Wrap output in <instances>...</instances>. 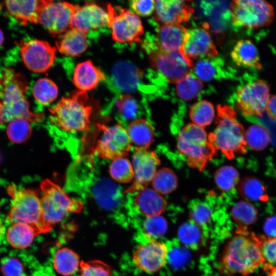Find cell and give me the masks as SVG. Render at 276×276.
<instances>
[{"mask_svg": "<svg viewBox=\"0 0 276 276\" xmlns=\"http://www.w3.org/2000/svg\"><path fill=\"white\" fill-rule=\"evenodd\" d=\"M264 260L261 251V235L247 229H237L226 243L218 261L217 269L222 276L250 274Z\"/></svg>", "mask_w": 276, "mask_h": 276, "instance_id": "6da1fadb", "label": "cell"}, {"mask_svg": "<svg viewBox=\"0 0 276 276\" xmlns=\"http://www.w3.org/2000/svg\"><path fill=\"white\" fill-rule=\"evenodd\" d=\"M1 74L4 83L0 97V125L17 118L30 122L40 121L42 114L30 110V104L25 97L28 83L25 76L10 68L5 69Z\"/></svg>", "mask_w": 276, "mask_h": 276, "instance_id": "7a4b0ae2", "label": "cell"}, {"mask_svg": "<svg viewBox=\"0 0 276 276\" xmlns=\"http://www.w3.org/2000/svg\"><path fill=\"white\" fill-rule=\"evenodd\" d=\"M51 123L61 130L76 132L88 128L93 107L87 92L76 90L49 108Z\"/></svg>", "mask_w": 276, "mask_h": 276, "instance_id": "3957f363", "label": "cell"}, {"mask_svg": "<svg viewBox=\"0 0 276 276\" xmlns=\"http://www.w3.org/2000/svg\"><path fill=\"white\" fill-rule=\"evenodd\" d=\"M236 117L231 106L218 105L216 127L208 136L214 148L220 150L229 159L246 152L245 132Z\"/></svg>", "mask_w": 276, "mask_h": 276, "instance_id": "277c9868", "label": "cell"}, {"mask_svg": "<svg viewBox=\"0 0 276 276\" xmlns=\"http://www.w3.org/2000/svg\"><path fill=\"white\" fill-rule=\"evenodd\" d=\"M40 198L45 225L49 232L68 214L79 213L83 203L70 197L58 185L49 179L40 183Z\"/></svg>", "mask_w": 276, "mask_h": 276, "instance_id": "5b68a950", "label": "cell"}, {"mask_svg": "<svg viewBox=\"0 0 276 276\" xmlns=\"http://www.w3.org/2000/svg\"><path fill=\"white\" fill-rule=\"evenodd\" d=\"M177 148L192 167L202 170L216 149L210 143L203 127L189 123L177 135Z\"/></svg>", "mask_w": 276, "mask_h": 276, "instance_id": "8992f818", "label": "cell"}, {"mask_svg": "<svg viewBox=\"0 0 276 276\" xmlns=\"http://www.w3.org/2000/svg\"><path fill=\"white\" fill-rule=\"evenodd\" d=\"M8 194L12 199L11 208L7 215L10 222L29 224L40 234L48 232L43 218L40 198L30 189H18L15 186L8 187Z\"/></svg>", "mask_w": 276, "mask_h": 276, "instance_id": "52a82bcc", "label": "cell"}, {"mask_svg": "<svg viewBox=\"0 0 276 276\" xmlns=\"http://www.w3.org/2000/svg\"><path fill=\"white\" fill-rule=\"evenodd\" d=\"M151 67L168 83H176L189 73L191 63L180 51H166L157 47L154 42H144Z\"/></svg>", "mask_w": 276, "mask_h": 276, "instance_id": "ba28073f", "label": "cell"}, {"mask_svg": "<svg viewBox=\"0 0 276 276\" xmlns=\"http://www.w3.org/2000/svg\"><path fill=\"white\" fill-rule=\"evenodd\" d=\"M230 11L233 24L250 29H258L270 25L274 10L267 0H232Z\"/></svg>", "mask_w": 276, "mask_h": 276, "instance_id": "9c48e42d", "label": "cell"}, {"mask_svg": "<svg viewBox=\"0 0 276 276\" xmlns=\"http://www.w3.org/2000/svg\"><path fill=\"white\" fill-rule=\"evenodd\" d=\"M107 11L109 17L108 27L113 40L118 43H139L144 34L143 26L139 17L130 11L109 4Z\"/></svg>", "mask_w": 276, "mask_h": 276, "instance_id": "30bf717a", "label": "cell"}, {"mask_svg": "<svg viewBox=\"0 0 276 276\" xmlns=\"http://www.w3.org/2000/svg\"><path fill=\"white\" fill-rule=\"evenodd\" d=\"M100 129L102 134L93 153L99 157L111 160L125 157L131 149L127 130L120 123L110 126L100 125Z\"/></svg>", "mask_w": 276, "mask_h": 276, "instance_id": "8fae6325", "label": "cell"}, {"mask_svg": "<svg viewBox=\"0 0 276 276\" xmlns=\"http://www.w3.org/2000/svg\"><path fill=\"white\" fill-rule=\"evenodd\" d=\"M269 96V86L259 80L239 88L235 96V106L245 117H261L266 111Z\"/></svg>", "mask_w": 276, "mask_h": 276, "instance_id": "7c38bea8", "label": "cell"}, {"mask_svg": "<svg viewBox=\"0 0 276 276\" xmlns=\"http://www.w3.org/2000/svg\"><path fill=\"white\" fill-rule=\"evenodd\" d=\"M19 47L21 59L31 71L42 73L53 66L57 49L47 41L37 39L21 41Z\"/></svg>", "mask_w": 276, "mask_h": 276, "instance_id": "4fadbf2b", "label": "cell"}, {"mask_svg": "<svg viewBox=\"0 0 276 276\" xmlns=\"http://www.w3.org/2000/svg\"><path fill=\"white\" fill-rule=\"evenodd\" d=\"M75 5L67 2H45L39 10L38 23L53 36L61 34L71 29Z\"/></svg>", "mask_w": 276, "mask_h": 276, "instance_id": "5bb4252c", "label": "cell"}, {"mask_svg": "<svg viewBox=\"0 0 276 276\" xmlns=\"http://www.w3.org/2000/svg\"><path fill=\"white\" fill-rule=\"evenodd\" d=\"M168 253V248L165 243L150 239L135 248L132 255V260L140 270L152 274L165 267Z\"/></svg>", "mask_w": 276, "mask_h": 276, "instance_id": "9a60e30c", "label": "cell"}, {"mask_svg": "<svg viewBox=\"0 0 276 276\" xmlns=\"http://www.w3.org/2000/svg\"><path fill=\"white\" fill-rule=\"evenodd\" d=\"M160 163L157 155L148 149L135 147L132 155L134 178L125 191L133 193L147 186L152 181Z\"/></svg>", "mask_w": 276, "mask_h": 276, "instance_id": "2e32d148", "label": "cell"}, {"mask_svg": "<svg viewBox=\"0 0 276 276\" xmlns=\"http://www.w3.org/2000/svg\"><path fill=\"white\" fill-rule=\"evenodd\" d=\"M192 64L194 60L204 57H215L218 53L206 27L187 30L183 45L180 51Z\"/></svg>", "mask_w": 276, "mask_h": 276, "instance_id": "e0dca14e", "label": "cell"}, {"mask_svg": "<svg viewBox=\"0 0 276 276\" xmlns=\"http://www.w3.org/2000/svg\"><path fill=\"white\" fill-rule=\"evenodd\" d=\"M109 17L107 11L100 6L86 2L84 5H75L71 29L75 28L87 34L91 31L108 27Z\"/></svg>", "mask_w": 276, "mask_h": 276, "instance_id": "ac0fdd59", "label": "cell"}, {"mask_svg": "<svg viewBox=\"0 0 276 276\" xmlns=\"http://www.w3.org/2000/svg\"><path fill=\"white\" fill-rule=\"evenodd\" d=\"M192 0H155L154 17L160 25L180 24L188 21L194 9L188 3Z\"/></svg>", "mask_w": 276, "mask_h": 276, "instance_id": "d6986e66", "label": "cell"}, {"mask_svg": "<svg viewBox=\"0 0 276 276\" xmlns=\"http://www.w3.org/2000/svg\"><path fill=\"white\" fill-rule=\"evenodd\" d=\"M105 79L104 73L90 60L77 64L73 75L74 85L78 90L85 92L95 89Z\"/></svg>", "mask_w": 276, "mask_h": 276, "instance_id": "ffe728a7", "label": "cell"}, {"mask_svg": "<svg viewBox=\"0 0 276 276\" xmlns=\"http://www.w3.org/2000/svg\"><path fill=\"white\" fill-rule=\"evenodd\" d=\"M187 29L181 24L160 25L154 42L166 51H180L185 42Z\"/></svg>", "mask_w": 276, "mask_h": 276, "instance_id": "44dd1931", "label": "cell"}, {"mask_svg": "<svg viewBox=\"0 0 276 276\" xmlns=\"http://www.w3.org/2000/svg\"><path fill=\"white\" fill-rule=\"evenodd\" d=\"M55 44L59 53L69 57L80 56L88 47L86 34L75 28L61 34Z\"/></svg>", "mask_w": 276, "mask_h": 276, "instance_id": "7402d4cb", "label": "cell"}, {"mask_svg": "<svg viewBox=\"0 0 276 276\" xmlns=\"http://www.w3.org/2000/svg\"><path fill=\"white\" fill-rule=\"evenodd\" d=\"M134 204L136 210L146 217L160 215L167 206L165 200L159 193L147 187L136 191Z\"/></svg>", "mask_w": 276, "mask_h": 276, "instance_id": "603a6c76", "label": "cell"}, {"mask_svg": "<svg viewBox=\"0 0 276 276\" xmlns=\"http://www.w3.org/2000/svg\"><path fill=\"white\" fill-rule=\"evenodd\" d=\"M43 0H5L9 13L22 25L38 23V14Z\"/></svg>", "mask_w": 276, "mask_h": 276, "instance_id": "cb8c5ba5", "label": "cell"}, {"mask_svg": "<svg viewBox=\"0 0 276 276\" xmlns=\"http://www.w3.org/2000/svg\"><path fill=\"white\" fill-rule=\"evenodd\" d=\"M231 57L239 66L262 68L258 51L253 42L248 39L238 41L231 52Z\"/></svg>", "mask_w": 276, "mask_h": 276, "instance_id": "d4e9b609", "label": "cell"}, {"mask_svg": "<svg viewBox=\"0 0 276 276\" xmlns=\"http://www.w3.org/2000/svg\"><path fill=\"white\" fill-rule=\"evenodd\" d=\"M142 72L132 64L121 62L115 64L112 78L115 84L121 90L130 91L136 87Z\"/></svg>", "mask_w": 276, "mask_h": 276, "instance_id": "484cf974", "label": "cell"}, {"mask_svg": "<svg viewBox=\"0 0 276 276\" xmlns=\"http://www.w3.org/2000/svg\"><path fill=\"white\" fill-rule=\"evenodd\" d=\"M6 238L12 247L23 249L29 247L35 237L40 234L33 226L24 223H13L6 232Z\"/></svg>", "mask_w": 276, "mask_h": 276, "instance_id": "4316f807", "label": "cell"}, {"mask_svg": "<svg viewBox=\"0 0 276 276\" xmlns=\"http://www.w3.org/2000/svg\"><path fill=\"white\" fill-rule=\"evenodd\" d=\"M131 143L136 147L148 149L154 137L152 124L144 119H136L131 121L127 129Z\"/></svg>", "mask_w": 276, "mask_h": 276, "instance_id": "83f0119b", "label": "cell"}, {"mask_svg": "<svg viewBox=\"0 0 276 276\" xmlns=\"http://www.w3.org/2000/svg\"><path fill=\"white\" fill-rule=\"evenodd\" d=\"M79 256L71 249L63 247L55 252L53 265L55 270L62 276H72L80 268Z\"/></svg>", "mask_w": 276, "mask_h": 276, "instance_id": "f1b7e54d", "label": "cell"}, {"mask_svg": "<svg viewBox=\"0 0 276 276\" xmlns=\"http://www.w3.org/2000/svg\"><path fill=\"white\" fill-rule=\"evenodd\" d=\"M215 57H204L193 61L191 68L201 81H210L220 76L221 66L219 64L221 63Z\"/></svg>", "mask_w": 276, "mask_h": 276, "instance_id": "f546056e", "label": "cell"}, {"mask_svg": "<svg viewBox=\"0 0 276 276\" xmlns=\"http://www.w3.org/2000/svg\"><path fill=\"white\" fill-rule=\"evenodd\" d=\"M58 88L56 83L47 78L38 79L34 84L32 94L40 104L47 106L53 103L58 95Z\"/></svg>", "mask_w": 276, "mask_h": 276, "instance_id": "4dcf8cb0", "label": "cell"}, {"mask_svg": "<svg viewBox=\"0 0 276 276\" xmlns=\"http://www.w3.org/2000/svg\"><path fill=\"white\" fill-rule=\"evenodd\" d=\"M232 216L238 224V229H247L258 219V212L249 202L241 201L235 204L232 209Z\"/></svg>", "mask_w": 276, "mask_h": 276, "instance_id": "1f68e13d", "label": "cell"}, {"mask_svg": "<svg viewBox=\"0 0 276 276\" xmlns=\"http://www.w3.org/2000/svg\"><path fill=\"white\" fill-rule=\"evenodd\" d=\"M94 193L98 202L107 209L114 208L120 198L119 188L109 180L99 182L95 187Z\"/></svg>", "mask_w": 276, "mask_h": 276, "instance_id": "d6a6232c", "label": "cell"}, {"mask_svg": "<svg viewBox=\"0 0 276 276\" xmlns=\"http://www.w3.org/2000/svg\"><path fill=\"white\" fill-rule=\"evenodd\" d=\"M238 190L241 196L247 200L263 202L268 200L264 186L256 178L248 177L244 178L239 185Z\"/></svg>", "mask_w": 276, "mask_h": 276, "instance_id": "836d02e7", "label": "cell"}, {"mask_svg": "<svg viewBox=\"0 0 276 276\" xmlns=\"http://www.w3.org/2000/svg\"><path fill=\"white\" fill-rule=\"evenodd\" d=\"M203 87L200 80L194 75L188 73L176 83V91L181 99L189 101L200 94Z\"/></svg>", "mask_w": 276, "mask_h": 276, "instance_id": "e575fe53", "label": "cell"}, {"mask_svg": "<svg viewBox=\"0 0 276 276\" xmlns=\"http://www.w3.org/2000/svg\"><path fill=\"white\" fill-rule=\"evenodd\" d=\"M189 116L194 123L204 127L210 125L215 117V110L213 104L206 100H201L190 107Z\"/></svg>", "mask_w": 276, "mask_h": 276, "instance_id": "d590c367", "label": "cell"}, {"mask_svg": "<svg viewBox=\"0 0 276 276\" xmlns=\"http://www.w3.org/2000/svg\"><path fill=\"white\" fill-rule=\"evenodd\" d=\"M153 189L160 194L167 195L176 188L177 179L174 173L168 168L156 171L152 180Z\"/></svg>", "mask_w": 276, "mask_h": 276, "instance_id": "8d00e7d4", "label": "cell"}, {"mask_svg": "<svg viewBox=\"0 0 276 276\" xmlns=\"http://www.w3.org/2000/svg\"><path fill=\"white\" fill-rule=\"evenodd\" d=\"M213 211L209 202L193 200L189 205L191 221L200 227L207 226L213 218Z\"/></svg>", "mask_w": 276, "mask_h": 276, "instance_id": "74e56055", "label": "cell"}, {"mask_svg": "<svg viewBox=\"0 0 276 276\" xmlns=\"http://www.w3.org/2000/svg\"><path fill=\"white\" fill-rule=\"evenodd\" d=\"M6 133L9 139L15 144H21L30 137L32 129L30 122L26 119L17 118L8 123Z\"/></svg>", "mask_w": 276, "mask_h": 276, "instance_id": "f35d334b", "label": "cell"}, {"mask_svg": "<svg viewBox=\"0 0 276 276\" xmlns=\"http://www.w3.org/2000/svg\"><path fill=\"white\" fill-rule=\"evenodd\" d=\"M245 139L246 144L252 150L257 151L264 149L270 141L267 131L260 124L249 127L245 132Z\"/></svg>", "mask_w": 276, "mask_h": 276, "instance_id": "ab89813d", "label": "cell"}, {"mask_svg": "<svg viewBox=\"0 0 276 276\" xmlns=\"http://www.w3.org/2000/svg\"><path fill=\"white\" fill-rule=\"evenodd\" d=\"M109 172L111 177L120 183H129L134 178L132 165L125 157L112 160L110 165Z\"/></svg>", "mask_w": 276, "mask_h": 276, "instance_id": "60d3db41", "label": "cell"}, {"mask_svg": "<svg viewBox=\"0 0 276 276\" xmlns=\"http://www.w3.org/2000/svg\"><path fill=\"white\" fill-rule=\"evenodd\" d=\"M215 180L218 187L222 191L232 190L237 185L239 176L237 171L230 166L220 168L216 172Z\"/></svg>", "mask_w": 276, "mask_h": 276, "instance_id": "b9f144b4", "label": "cell"}, {"mask_svg": "<svg viewBox=\"0 0 276 276\" xmlns=\"http://www.w3.org/2000/svg\"><path fill=\"white\" fill-rule=\"evenodd\" d=\"M167 227L166 220L160 215L146 217L143 223L145 233L150 239H156L163 236Z\"/></svg>", "mask_w": 276, "mask_h": 276, "instance_id": "7bdbcfd3", "label": "cell"}, {"mask_svg": "<svg viewBox=\"0 0 276 276\" xmlns=\"http://www.w3.org/2000/svg\"><path fill=\"white\" fill-rule=\"evenodd\" d=\"M80 276H112L110 266L98 260L81 261L79 268Z\"/></svg>", "mask_w": 276, "mask_h": 276, "instance_id": "ee69618b", "label": "cell"}, {"mask_svg": "<svg viewBox=\"0 0 276 276\" xmlns=\"http://www.w3.org/2000/svg\"><path fill=\"white\" fill-rule=\"evenodd\" d=\"M115 106L118 112L125 118L133 120L138 111V104L134 97L129 94H123L116 100Z\"/></svg>", "mask_w": 276, "mask_h": 276, "instance_id": "f6af8a7d", "label": "cell"}, {"mask_svg": "<svg viewBox=\"0 0 276 276\" xmlns=\"http://www.w3.org/2000/svg\"><path fill=\"white\" fill-rule=\"evenodd\" d=\"M179 239L189 246H196L200 241V227L191 221L186 222L179 227L178 232Z\"/></svg>", "mask_w": 276, "mask_h": 276, "instance_id": "bcb514c9", "label": "cell"}, {"mask_svg": "<svg viewBox=\"0 0 276 276\" xmlns=\"http://www.w3.org/2000/svg\"><path fill=\"white\" fill-rule=\"evenodd\" d=\"M261 251L264 260L263 265L276 267V237L262 235Z\"/></svg>", "mask_w": 276, "mask_h": 276, "instance_id": "7dc6e473", "label": "cell"}, {"mask_svg": "<svg viewBox=\"0 0 276 276\" xmlns=\"http://www.w3.org/2000/svg\"><path fill=\"white\" fill-rule=\"evenodd\" d=\"M3 276H22L24 269L20 261L14 257L4 259L1 265Z\"/></svg>", "mask_w": 276, "mask_h": 276, "instance_id": "c3c4849f", "label": "cell"}, {"mask_svg": "<svg viewBox=\"0 0 276 276\" xmlns=\"http://www.w3.org/2000/svg\"><path fill=\"white\" fill-rule=\"evenodd\" d=\"M131 10L141 16L151 15L155 9V0H129Z\"/></svg>", "mask_w": 276, "mask_h": 276, "instance_id": "681fc988", "label": "cell"}, {"mask_svg": "<svg viewBox=\"0 0 276 276\" xmlns=\"http://www.w3.org/2000/svg\"><path fill=\"white\" fill-rule=\"evenodd\" d=\"M256 117V122L260 123L266 129L272 144L276 147V121L270 118L265 112L261 117Z\"/></svg>", "mask_w": 276, "mask_h": 276, "instance_id": "f907efd6", "label": "cell"}, {"mask_svg": "<svg viewBox=\"0 0 276 276\" xmlns=\"http://www.w3.org/2000/svg\"><path fill=\"white\" fill-rule=\"evenodd\" d=\"M265 234L270 237H276V216L268 218L263 226Z\"/></svg>", "mask_w": 276, "mask_h": 276, "instance_id": "816d5d0a", "label": "cell"}, {"mask_svg": "<svg viewBox=\"0 0 276 276\" xmlns=\"http://www.w3.org/2000/svg\"><path fill=\"white\" fill-rule=\"evenodd\" d=\"M266 111L270 118L276 121V95L269 97Z\"/></svg>", "mask_w": 276, "mask_h": 276, "instance_id": "f5cc1de1", "label": "cell"}, {"mask_svg": "<svg viewBox=\"0 0 276 276\" xmlns=\"http://www.w3.org/2000/svg\"><path fill=\"white\" fill-rule=\"evenodd\" d=\"M263 268L268 276H276V267L263 265Z\"/></svg>", "mask_w": 276, "mask_h": 276, "instance_id": "db71d44e", "label": "cell"}, {"mask_svg": "<svg viewBox=\"0 0 276 276\" xmlns=\"http://www.w3.org/2000/svg\"><path fill=\"white\" fill-rule=\"evenodd\" d=\"M5 230L2 221L0 217V241L2 239L3 236L5 234Z\"/></svg>", "mask_w": 276, "mask_h": 276, "instance_id": "11a10c76", "label": "cell"}, {"mask_svg": "<svg viewBox=\"0 0 276 276\" xmlns=\"http://www.w3.org/2000/svg\"><path fill=\"white\" fill-rule=\"evenodd\" d=\"M4 78L1 73L0 74V97L3 92V87H4Z\"/></svg>", "mask_w": 276, "mask_h": 276, "instance_id": "9f6ffc18", "label": "cell"}, {"mask_svg": "<svg viewBox=\"0 0 276 276\" xmlns=\"http://www.w3.org/2000/svg\"><path fill=\"white\" fill-rule=\"evenodd\" d=\"M4 40V35L2 31L0 29V46L3 44Z\"/></svg>", "mask_w": 276, "mask_h": 276, "instance_id": "6f0895ef", "label": "cell"}, {"mask_svg": "<svg viewBox=\"0 0 276 276\" xmlns=\"http://www.w3.org/2000/svg\"><path fill=\"white\" fill-rule=\"evenodd\" d=\"M43 1H47V2H54V1L55 0H43Z\"/></svg>", "mask_w": 276, "mask_h": 276, "instance_id": "680465c9", "label": "cell"}, {"mask_svg": "<svg viewBox=\"0 0 276 276\" xmlns=\"http://www.w3.org/2000/svg\"><path fill=\"white\" fill-rule=\"evenodd\" d=\"M87 1V0H86Z\"/></svg>", "mask_w": 276, "mask_h": 276, "instance_id": "91938a15", "label": "cell"}]
</instances>
